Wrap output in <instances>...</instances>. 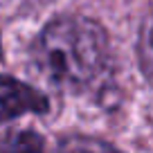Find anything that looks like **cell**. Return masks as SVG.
Returning <instances> with one entry per match:
<instances>
[{
  "label": "cell",
  "mask_w": 153,
  "mask_h": 153,
  "mask_svg": "<svg viewBox=\"0 0 153 153\" xmlns=\"http://www.w3.org/2000/svg\"><path fill=\"white\" fill-rule=\"evenodd\" d=\"M36 70L61 90H81L108 61V36L99 23L83 16H61L41 32L32 50Z\"/></svg>",
  "instance_id": "1"
},
{
  "label": "cell",
  "mask_w": 153,
  "mask_h": 153,
  "mask_svg": "<svg viewBox=\"0 0 153 153\" xmlns=\"http://www.w3.org/2000/svg\"><path fill=\"white\" fill-rule=\"evenodd\" d=\"M48 99L36 88L14 76L0 74V124L20 117L23 113H45Z\"/></svg>",
  "instance_id": "2"
},
{
  "label": "cell",
  "mask_w": 153,
  "mask_h": 153,
  "mask_svg": "<svg viewBox=\"0 0 153 153\" xmlns=\"http://www.w3.org/2000/svg\"><path fill=\"white\" fill-rule=\"evenodd\" d=\"M137 54H140V65L149 81L153 83V5L144 14L142 25H140V36H137Z\"/></svg>",
  "instance_id": "3"
},
{
  "label": "cell",
  "mask_w": 153,
  "mask_h": 153,
  "mask_svg": "<svg viewBox=\"0 0 153 153\" xmlns=\"http://www.w3.org/2000/svg\"><path fill=\"white\" fill-rule=\"evenodd\" d=\"M0 149H43V140L36 133H11L7 140L0 142Z\"/></svg>",
  "instance_id": "4"
},
{
  "label": "cell",
  "mask_w": 153,
  "mask_h": 153,
  "mask_svg": "<svg viewBox=\"0 0 153 153\" xmlns=\"http://www.w3.org/2000/svg\"><path fill=\"white\" fill-rule=\"evenodd\" d=\"M0 59H2V50H0Z\"/></svg>",
  "instance_id": "5"
}]
</instances>
